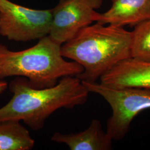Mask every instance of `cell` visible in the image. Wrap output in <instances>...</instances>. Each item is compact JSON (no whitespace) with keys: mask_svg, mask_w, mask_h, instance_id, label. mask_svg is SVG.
Returning a JSON list of instances; mask_svg holds the SVG:
<instances>
[{"mask_svg":"<svg viewBox=\"0 0 150 150\" xmlns=\"http://www.w3.org/2000/svg\"><path fill=\"white\" fill-rule=\"evenodd\" d=\"M8 87L13 95L0 108V121H22L36 131L43 129L47 118L57 110L85 104L90 93L76 76L64 77L56 85L40 89L31 86L26 78L15 77Z\"/></svg>","mask_w":150,"mask_h":150,"instance_id":"6da1fadb","label":"cell"},{"mask_svg":"<svg viewBox=\"0 0 150 150\" xmlns=\"http://www.w3.org/2000/svg\"><path fill=\"white\" fill-rule=\"evenodd\" d=\"M131 32L123 27L96 22L62 45L61 53L82 67L79 79L93 82L116 64L131 57Z\"/></svg>","mask_w":150,"mask_h":150,"instance_id":"7a4b0ae2","label":"cell"},{"mask_svg":"<svg viewBox=\"0 0 150 150\" xmlns=\"http://www.w3.org/2000/svg\"><path fill=\"white\" fill-rule=\"evenodd\" d=\"M31 47L12 51L0 43V80L10 77L27 79L35 88L56 85L66 76H77L83 69L74 61L66 59L61 45L48 36L38 40Z\"/></svg>","mask_w":150,"mask_h":150,"instance_id":"3957f363","label":"cell"},{"mask_svg":"<svg viewBox=\"0 0 150 150\" xmlns=\"http://www.w3.org/2000/svg\"><path fill=\"white\" fill-rule=\"evenodd\" d=\"M81 81L90 93L102 97L111 107L112 115L107 120L106 132L113 140L123 139L136 116L150 108V88H116L97 81Z\"/></svg>","mask_w":150,"mask_h":150,"instance_id":"277c9868","label":"cell"},{"mask_svg":"<svg viewBox=\"0 0 150 150\" xmlns=\"http://www.w3.org/2000/svg\"><path fill=\"white\" fill-rule=\"evenodd\" d=\"M52 9L35 10L9 0H0V35L8 40L28 42L48 36Z\"/></svg>","mask_w":150,"mask_h":150,"instance_id":"5b68a950","label":"cell"},{"mask_svg":"<svg viewBox=\"0 0 150 150\" xmlns=\"http://www.w3.org/2000/svg\"><path fill=\"white\" fill-rule=\"evenodd\" d=\"M103 0H59L52 9L48 36L60 45L69 41L83 28L96 22L100 13L96 10Z\"/></svg>","mask_w":150,"mask_h":150,"instance_id":"8992f818","label":"cell"},{"mask_svg":"<svg viewBox=\"0 0 150 150\" xmlns=\"http://www.w3.org/2000/svg\"><path fill=\"white\" fill-rule=\"evenodd\" d=\"M100 83L112 88H150V62L125 59L100 78Z\"/></svg>","mask_w":150,"mask_h":150,"instance_id":"52a82bcc","label":"cell"},{"mask_svg":"<svg viewBox=\"0 0 150 150\" xmlns=\"http://www.w3.org/2000/svg\"><path fill=\"white\" fill-rule=\"evenodd\" d=\"M112 6L100 13L96 22L123 27L134 26L150 18V0H111Z\"/></svg>","mask_w":150,"mask_h":150,"instance_id":"ba28073f","label":"cell"},{"mask_svg":"<svg viewBox=\"0 0 150 150\" xmlns=\"http://www.w3.org/2000/svg\"><path fill=\"white\" fill-rule=\"evenodd\" d=\"M51 141L67 145L71 150H110L112 149V139L102 129L97 119L91 121L89 127L78 133L68 134L54 133Z\"/></svg>","mask_w":150,"mask_h":150,"instance_id":"9c48e42d","label":"cell"},{"mask_svg":"<svg viewBox=\"0 0 150 150\" xmlns=\"http://www.w3.org/2000/svg\"><path fill=\"white\" fill-rule=\"evenodd\" d=\"M35 140L20 121H0V150H30Z\"/></svg>","mask_w":150,"mask_h":150,"instance_id":"30bf717a","label":"cell"},{"mask_svg":"<svg viewBox=\"0 0 150 150\" xmlns=\"http://www.w3.org/2000/svg\"><path fill=\"white\" fill-rule=\"evenodd\" d=\"M131 56L150 62V18L137 24L131 31Z\"/></svg>","mask_w":150,"mask_h":150,"instance_id":"8fae6325","label":"cell"},{"mask_svg":"<svg viewBox=\"0 0 150 150\" xmlns=\"http://www.w3.org/2000/svg\"><path fill=\"white\" fill-rule=\"evenodd\" d=\"M8 87L7 82L4 80H0V95L3 93Z\"/></svg>","mask_w":150,"mask_h":150,"instance_id":"7c38bea8","label":"cell"}]
</instances>
